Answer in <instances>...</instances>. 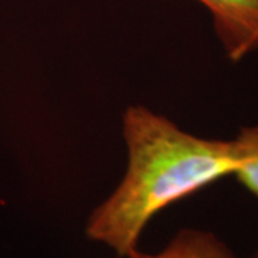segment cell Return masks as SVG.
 I'll return each mask as SVG.
<instances>
[{"mask_svg": "<svg viewBox=\"0 0 258 258\" xmlns=\"http://www.w3.org/2000/svg\"><path fill=\"white\" fill-rule=\"evenodd\" d=\"M122 137L123 176L89 214L85 234L128 258L139 251L144 232L159 212L234 175L235 154L231 139L197 137L145 105L125 109Z\"/></svg>", "mask_w": 258, "mask_h": 258, "instance_id": "obj_1", "label": "cell"}, {"mask_svg": "<svg viewBox=\"0 0 258 258\" xmlns=\"http://www.w3.org/2000/svg\"><path fill=\"white\" fill-rule=\"evenodd\" d=\"M210 12L224 53L240 62L258 52V0H197Z\"/></svg>", "mask_w": 258, "mask_h": 258, "instance_id": "obj_2", "label": "cell"}, {"mask_svg": "<svg viewBox=\"0 0 258 258\" xmlns=\"http://www.w3.org/2000/svg\"><path fill=\"white\" fill-rule=\"evenodd\" d=\"M128 258H258V249L248 257H240L215 232L203 228H182L157 252L141 249Z\"/></svg>", "mask_w": 258, "mask_h": 258, "instance_id": "obj_3", "label": "cell"}, {"mask_svg": "<svg viewBox=\"0 0 258 258\" xmlns=\"http://www.w3.org/2000/svg\"><path fill=\"white\" fill-rule=\"evenodd\" d=\"M231 141L235 154L232 176L258 200V123L241 128Z\"/></svg>", "mask_w": 258, "mask_h": 258, "instance_id": "obj_4", "label": "cell"}]
</instances>
